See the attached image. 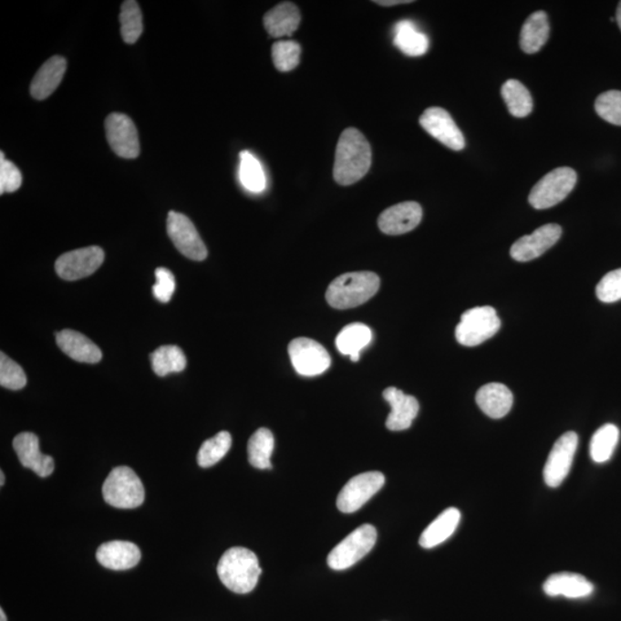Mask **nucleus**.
<instances>
[{"mask_svg":"<svg viewBox=\"0 0 621 621\" xmlns=\"http://www.w3.org/2000/svg\"><path fill=\"white\" fill-rule=\"evenodd\" d=\"M371 164L368 140L356 128H347L341 134L335 153L334 180L341 186H351L367 174Z\"/></svg>","mask_w":621,"mask_h":621,"instance_id":"f257e3e1","label":"nucleus"},{"mask_svg":"<svg viewBox=\"0 0 621 621\" xmlns=\"http://www.w3.org/2000/svg\"><path fill=\"white\" fill-rule=\"evenodd\" d=\"M218 575L229 590L236 594L253 592L262 574L258 557L249 549H228L220 558Z\"/></svg>","mask_w":621,"mask_h":621,"instance_id":"f03ea898","label":"nucleus"},{"mask_svg":"<svg viewBox=\"0 0 621 621\" xmlns=\"http://www.w3.org/2000/svg\"><path fill=\"white\" fill-rule=\"evenodd\" d=\"M380 288V277L373 272H351L342 274L330 284L326 299L330 306L347 310L363 305Z\"/></svg>","mask_w":621,"mask_h":621,"instance_id":"7ed1b4c3","label":"nucleus"},{"mask_svg":"<svg viewBox=\"0 0 621 621\" xmlns=\"http://www.w3.org/2000/svg\"><path fill=\"white\" fill-rule=\"evenodd\" d=\"M103 497L113 508H139L145 500L144 486L133 470L128 466H119L105 480Z\"/></svg>","mask_w":621,"mask_h":621,"instance_id":"20e7f679","label":"nucleus"},{"mask_svg":"<svg viewBox=\"0 0 621 621\" xmlns=\"http://www.w3.org/2000/svg\"><path fill=\"white\" fill-rule=\"evenodd\" d=\"M501 320L492 306L470 308L461 315L456 327V338L464 347H477L499 332Z\"/></svg>","mask_w":621,"mask_h":621,"instance_id":"39448f33","label":"nucleus"},{"mask_svg":"<svg viewBox=\"0 0 621 621\" xmlns=\"http://www.w3.org/2000/svg\"><path fill=\"white\" fill-rule=\"evenodd\" d=\"M578 175L570 167H559L543 176L533 187L528 197L530 204L536 210L550 209L565 200L574 191Z\"/></svg>","mask_w":621,"mask_h":621,"instance_id":"423d86ee","label":"nucleus"},{"mask_svg":"<svg viewBox=\"0 0 621 621\" xmlns=\"http://www.w3.org/2000/svg\"><path fill=\"white\" fill-rule=\"evenodd\" d=\"M377 542V530L372 525L357 528L350 535L332 550L327 558L330 568L335 571L347 570L371 552Z\"/></svg>","mask_w":621,"mask_h":621,"instance_id":"0eeeda50","label":"nucleus"},{"mask_svg":"<svg viewBox=\"0 0 621 621\" xmlns=\"http://www.w3.org/2000/svg\"><path fill=\"white\" fill-rule=\"evenodd\" d=\"M288 351L290 360L299 376H320L330 367V356L327 350L311 338H295L290 342Z\"/></svg>","mask_w":621,"mask_h":621,"instance_id":"6e6552de","label":"nucleus"},{"mask_svg":"<svg viewBox=\"0 0 621 621\" xmlns=\"http://www.w3.org/2000/svg\"><path fill=\"white\" fill-rule=\"evenodd\" d=\"M167 233L176 249L191 261L202 262L207 257L204 242L198 234L195 224L182 213L171 211L167 218Z\"/></svg>","mask_w":621,"mask_h":621,"instance_id":"1a4fd4ad","label":"nucleus"},{"mask_svg":"<svg viewBox=\"0 0 621 621\" xmlns=\"http://www.w3.org/2000/svg\"><path fill=\"white\" fill-rule=\"evenodd\" d=\"M386 482L381 472H367L352 478L338 494L336 504L343 513H354L367 503Z\"/></svg>","mask_w":621,"mask_h":621,"instance_id":"9d476101","label":"nucleus"},{"mask_svg":"<svg viewBox=\"0 0 621 621\" xmlns=\"http://www.w3.org/2000/svg\"><path fill=\"white\" fill-rule=\"evenodd\" d=\"M104 258V251L99 246L70 251L57 259L56 272L63 280H80L94 274L103 264Z\"/></svg>","mask_w":621,"mask_h":621,"instance_id":"9b49d317","label":"nucleus"},{"mask_svg":"<svg viewBox=\"0 0 621 621\" xmlns=\"http://www.w3.org/2000/svg\"><path fill=\"white\" fill-rule=\"evenodd\" d=\"M579 438L574 431H567L554 443L545 462L543 477L549 487L561 486L566 479L574 462Z\"/></svg>","mask_w":621,"mask_h":621,"instance_id":"f8f14e48","label":"nucleus"},{"mask_svg":"<svg viewBox=\"0 0 621 621\" xmlns=\"http://www.w3.org/2000/svg\"><path fill=\"white\" fill-rule=\"evenodd\" d=\"M105 130L109 147L119 157L135 160L140 154L138 129L126 114L111 113L105 120Z\"/></svg>","mask_w":621,"mask_h":621,"instance_id":"ddd939ff","label":"nucleus"},{"mask_svg":"<svg viewBox=\"0 0 621 621\" xmlns=\"http://www.w3.org/2000/svg\"><path fill=\"white\" fill-rule=\"evenodd\" d=\"M420 126L440 143L453 151L465 148V139L450 114L441 108L427 109L420 117Z\"/></svg>","mask_w":621,"mask_h":621,"instance_id":"4468645a","label":"nucleus"},{"mask_svg":"<svg viewBox=\"0 0 621 621\" xmlns=\"http://www.w3.org/2000/svg\"><path fill=\"white\" fill-rule=\"evenodd\" d=\"M562 236V227L556 223L544 224L537 228L531 235L519 239L511 246V257L514 261L526 263L541 257L542 254L553 248Z\"/></svg>","mask_w":621,"mask_h":621,"instance_id":"2eb2a0df","label":"nucleus"},{"mask_svg":"<svg viewBox=\"0 0 621 621\" xmlns=\"http://www.w3.org/2000/svg\"><path fill=\"white\" fill-rule=\"evenodd\" d=\"M422 209L417 202H404L390 206L378 217V224L387 235H402L421 223Z\"/></svg>","mask_w":621,"mask_h":621,"instance_id":"dca6fc26","label":"nucleus"},{"mask_svg":"<svg viewBox=\"0 0 621 621\" xmlns=\"http://www.w3.org/2000/svg\"><path fill=\"white\" fill-rule=\"evenodd\" d=\"M13 448L24 468L34 471L41 478H47L54 473V458L44 455L39 450V440L37 435L25 431L16 435L13 440Z\"/></svg>","mask_w":621,"mask_h":621,"instance_id":"f3484780","label":"nucleus"},{"mask_svg":"<svg viewBox=\"0 0 621 621\" xmlns=\"http://www.w3.org/2000/svg\"><path fill=\"white\" fill-rule=\"evenodd\" d=\"M383 398L391 407L386 421L387 429L393 431L409 429L419 413V402L417 398L404 394L402 390L395 387L387 388L383 391Z\"/></svg>","mask_w":621,"mask_h":621,"instance_id":"a211bd4d","label":"nucleus"},{"mask_svg":"<svg viewBox=\"0 0 621 621\" xmlns=\"http://www.w3.org/2000/svg\"><path fill=\"white\" fill-rule=\"evenodd\" d=\"M142 554L138 545L128 541H109L97 549L96 558L101 566L114 571L129 570L140 561Z\"/></svg>","mask_w":621,"mask_h":621,"instance_id":"6ab92c4d","label":"nucleus"},{"mask_svg":"<svg viewBox=\"0 0 621 621\" xmlns=\"http://www.w3.org/2000/svg\"><path fill=\"white\" fill-rule=\"evenodd\" d=\"M57 345L66 355L78 363L96 364L101 360V351L85 335L72 329L57 333Z\"/></svg>","mask_w":621,"mask_h":621,"instance_id":"aec40b11","label":"nucleus"},{"mask_svg":"<svg viewBox=\"0 0 621 621\" xmlns=\"http://www.w3.org/2000/svg\"><path fill=\"white\" fill-rule=\"evenodd\" d=\"M475 400L486 416L492 419H501L512 408L513 395L503 383L492 382L480 388Z\"/></svg>","mask_w":621,"mask_h":621,"instance_id":"412c9836","label":"nucleus"},{"mask_svg":"<svg viewBox=\"0 0 621 621\" xmlns=\"http://www.w3.org/2000/svg\"><path fill=\"white\" fill-rule=\"evenodd\" d=\"M66 68H67V61L64 57L55 56L48 59L38 69L30 85V94L34 98L43 100L54 94L63 81Z\"/></svg>","mask_w":621,"mask_h":621,"instance_id":"4be33fe9","label":"nucleus"},{"mask_svg":"<svg viewBox=\"0 0 621 621\" xmlns=\"http://www.w3.org/2000/svg\"><path fill=\"white\" fill-rule=\"evenodd\" d=\"M543 590L552 597L584 598L593 594L594 585L584 575L563 572L550 575L543 585Z\"/></svg>","mask_w":621,"mask_h":621,"instance_id":"5701e85b","label":"nucleus"},{"mask_svg":"<svg viewBox=\"0 0 621 621\" xmlns=\"http://www.w3.org/2000/svg\"><path fill=\"white\" fill-rule=\"evenodd\" d=\"M301 24V13L295 4L285 2L273 7L264 16V26L274 38L292 36Z\"/></svg>","mask_w":621,"mask_h":621,"instance_id":"b1692460","label":"nucleus"},{"mask_svg":"<svg viewBox=\"0 0 621 621\" xmlns=\"http://www.w3.org/2000/svg\"><path fill=\"white\" fill-rule=\"evenodd\" d=\"M461 514L456 508L443 511L420 536L419 543L422 548L431 549L447 541L460 525Z\"/></svg>","mask_w":621,"mask_h":621,"instance_id":"393cba45","label":"nucleus"},{"mask_svg":"<svg viewBox=\"0 0 621 621\" xmlns=\"http://www.w3.org/2000/svg\"><path fill=\"white\" fill-rule=\"evenodd\" d=\"M550 25L547 13L535 12L523 24L521 33V47L525 54L539 52L548 42Z\"/></svg>","mask_w":621,"mask_h":621,"instance_id":"a878e982","label":"nucleus"},{"mask_svg":"<svg viewBox=\"0 0 621 621\" xmlns=\"http://www.w3.org/2000/svg\"><path fill=\"white\" fill-rule=\"evenodd\" d=\"M394 44L404 55L420 57L429 51L430 39L412 21H399L394 28Z\"/></svg>","mask_w":621,"mask_h":621,"instance_id":"bb28decb","label":"nucleus"},{"mask_svg":"<svg viewBox=\"0 0 621 621\" xmlns=\"http://www.w3.org/2000/svg\"><path fill=\"white\" fill-rule=\"evenodd\" d=\"M372 336V330L367 325H347L337 335L336 347L342 355L349 356L352 361H358L360 351L371 343Z\"/></svg>","mask_w":621,"mask_h":621,"instance_id":"cd10ccee","label":"nucleus"},{"mask_svg":"<svg viewBox=\"0 0 621 621\" xmlns=\"http://www.w3.org/2000/svg\"><path fill=\"white\" fill-rule=\"evenodd\" d=\"M274 451V436L267 429H259L248 443L250 464L258 470L272 469L271 457Z\"/></svg>","mask_w":621,"mask_h":621,"instance_id":"c85d7f7f","label":"nucleus"},{"mask_svg":"<svg viewBox=\"0 0 621 621\" xmlns=\"http://www.w3.org/2000/svg\"><path fill=\"white\" fill-rule=\"evenodd\" d=\"M502 97H503L509 112L513 117L525 118L532 113V95L522 82L517 80L506 81L502 87Z\"/></svg>","mask_w":621,"mask_h":621,"instance_id":"c756f323","label":"nucleus"},{"mask_svg":"<svg viewBox=\"0 0 621 621\" xmlns=\"http://www.w3.org/2000/svg\"><path fill=\"white\" fill-rule=\"evenodd\" d=\"M151 364L157 376L166 377L171 373L184 371L187 367V358L179 347L162 346L152 352Z\"/></svg>","mask_w":621,"mask_h":621,"instance_id":"7c9ffc66","label":"nucleus"},{"mask_svg":"<svg viewBox=\"0 0 621 621\" xmlns=\"http://www.w3.org/2000/svg\"><path fill=\"white\" fill-rule=\"evenodd\" d=\"M618 441V427L612 424L602 426L593 435L592 442H590V457L598 464L609 461L614 455Z\"/></svg>","mask_w":621,"mask_h":621,"instance_id":"2f4dec72","label":"nucleus"},{"mask_svg":"<svg viewBox=\"0 0 621 621\" xmlns=\"http://www.w3.org/2000/svg\"><path fill=\"white\" fill-rule=\"evenodd\" d=\"M240 158V180L246 191L254 193L265 191L266 175L261 162L249 151H242Z\"/></svg>","mask_w":621,"mask_h":621,"instance_id":"473e14b6","label":"nucleus"},{"mask_svg":"<svg viewBox=\"0 0 621 621\" xmlns=\"http://www.w3.org/2000/svg\"><path fill=\"white\" fill-rule=\"evenodd\" d=\"M232 447V435L220 431L212 439L206 440L198 451L197 462L202 469L211 468L227 455Z\"/></svg>","mask_w":621,"mask_h":621,"instance_id":"72a5a7b5","label":"nucleus"},{"mask_svg":"<svg viewBox=\"0 0 621 621\" xmlns=\"http://www.w3.org/2000/svg\"><path fill=\"white\" fill-rule=\"evenodd\" d=\"M121 36L127 44L138 42L143 33V16L135 0H127L121 5L120 12Z\"/></svg>","mask_w":621,"mask_h":621,"instance_id":"f704fd0d","label":"nucleus"},{"mask_svg":"<svg viewBox=\"0 0 621 621\" xmlns=\"http://www.w3.org/2000/svg\"><path fill=\"white\" fill-rule=\"evenodd\" d=\"M302 48L296 41H279L273 44L272 58L280 72H290L301 61Z\"/></svg>","mask_w":621,"mask_h":621,"instance_id":"c9c22d12","label":"nucleus"},{"mask_svg":"<svg viewBox=\"0 0 621 621\" xmlns=\"http://www.w3.org/2000/svg\"><path fill=\"white\" fill-rule=\"evenodd\" d=\"M595 109L603 120L621 126V91L610 90L598 96Z\"/></svg>","mask_w":621,"mask_h":621,"instance_id":"e433bc0d","label":"nucleus"},{"mask_svg":"<svg viewBox=\"0 0 621 621\" xmlns=\"http://www.w3.org/2000/svg\"><path fill=\"white\" fill-rule=\"evenodd\" d=\"M27 378L19 364L2 352L0 354V385L11 390L26 387Z\"/></svg>","mask_w":621,"mask_h":621,"instance_id":"4c0bfd02","label":"nucleus"},{"mask_svg":"<svg viewBox=\"0 0 621 621\" xmlns=\"http://www.w3.org/2000/svg\"><path fill=\"white\" fill-rule=\"evenodd\" d=\"M596 296L603 303H615L621 299V268L607 273L596 287Z\"/></svg>","mask_w":621,"mask_h":621,"instance_id":"58836bf2","label":"nucleus"},{"mask_svg":"<svg viewBox=\"0 0 621 621\" xmlns=\"http://www.w3.org/2000/svg\"><path fill=\"white\" fill-rule=\"evenodd\" d=\"M22 175L21 171L13 162L8 161L4 158H0V193L15 192L21 187Z\"/></svg>","mask_w":621,"mask_h":621,"instance_id":"ea45409f","label":"nucleus"},{"mask_svg":"<svg viewBox=\"0 0 621 621\" xmlns=\"http://www.w3.org/2000/svg\"><path fill=\"white\" fill-rule=\"evenodd\" d=\"M175 277L167 268L160 267L156 270V284L152 287L153 296L161 303H169L175 292Z\"/></svg>","mask_w":621,"mask_h":621,"instance_id":"a19ab883","label":"nucleus"},{"mask_svg":"<svg viewBox=\"0 0 621 621\" xmlns=\"http://www.w3.org/2000/svg\"><path fill=\"white\" fill-rule=\"evenodd\" d=\"M378 4V5L381 6H395V5H400V4H409L412 3V0H377V2H374Z\"/></svg>","mask_w":621,"mask_h":621,"instance_id":"79ce46f5","label":"nucleus"},{"mask_svg":"<svg viewBox=\"0 0 621 621\" xmlns=\"http://www.w3.org/2000/svg\"><path fill=\"white\" fill-rule=\"evenodd\" d=\"M616 21L621 30V2L619 3L618 8H616Z\"/></svg>","mask_w":621,"mask_h":621,"instance_id":"37998d69","label":"nucleus"},{"mask_svg":"<svg viewBox=\"0 0 621 621\" xmlns=\"http://www.w3.org/2000/svg\"><path fill=\"white\" fill-rule=\"evenodd\" d=\"M4 483H5V474H4L3 471L0 472V486H4Z\"/></svg>","mask_w":621,"mask_h":621,"instance_id":"c03bdc74","label":"nucleus"},{"mask_svg":"<svg viewBox=\"0 0 621 621\" xmlns=\"http://www.w3.org/2000/svg\"><path fill=\"white\" fill-rule=\"evenodd\" d=\"M0 619H2V621H7L5 612H4L3 609L0 610Z\"/></svg>","mask_w":621,"mask_h":621,"instance_id":"a18cd8bd","label":"nucleus"}]
</instances>
